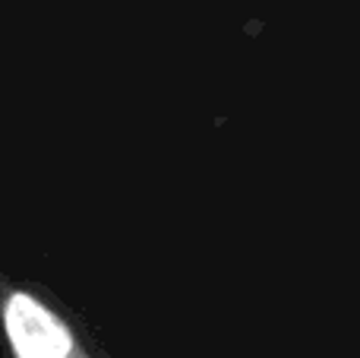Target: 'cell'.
<instances>
[{"label": "cell", "mask_w": 360, "mask_h": 358, "mask_svg": "<svg viewBox=\"0 0 360 358\" xmlns=\"http://www.w3.org/2000/svg\"><path fill=\"white\" fill-rule=\"evenodd\" d=\"M0 330L10 358H101L73 317L44 292L0 270Z\"/></svg>", "instance_id": "obj_1"}]
</instances>
